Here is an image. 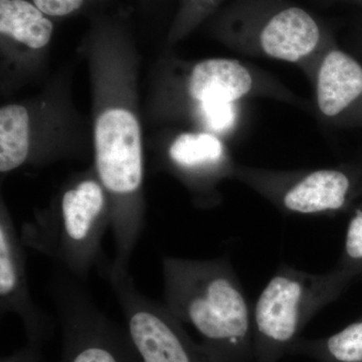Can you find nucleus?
<instances>
[{
    "label": "nucleus",
    "mask_w": 362,
    "mask_h": 362,
    "mask_svg": "<svg viewBox=\"0 0 362 362\" xmlns=\"http://www.w3.org/2000/svg\"><path fill=\"white\" fill-rule=\"evenodd\" d=\"M164 304L218 362H252V310L230 259H162Z\"/></svg>",
    "instance_id": "obj_1"
},
{
    "label": "nucleus",
    "mask_w": 362,
    "mask_h": 362,
    "mask_svg": "<svg viewBox=\"0 0 362 362\" xmlns=\"http://www.w3.org/2000/svg\"><path fill=\"white\" fill-rule=\"evenodd\" d=\"M111 225L108 194L93 170L71 182L49 209L21 226L20 235L25 247L85 278L101 265L102 240Z\"/></svg>",
    "instance_id": "obj_2"
},
{
    "label": "nucleus",
    "mask_w": 362,
    "mask_h": 362,
    "mask_svg": "<svg viewBox=\"0 0 362 362\" xmlns=\"http://www.w3.org/2000/svg\"><path fill=\"white\" fill-rule=\"evenodd\" d=\"M346 271L313 274L283 266L274 274L252 309L256 362H277L289 354L309 321L337 299Z\"/></svg>",
    "instance_id": "obj_3"
},
{
    "label": "nucleus",
    "mask_w": 362,
    "mask_h": 362,
    "mask_svg": "<svg viewBox=\"0 0 362 362\" xmlns=\"http://www.w3.org/2000/svg\"><path fill=\"white\" fill-rule=\"evenodd\" d=\"M120 305L125 332L139 362H218L202 343L187 334L183 323L165 304L144 296L135 286L129 269L102 263Z\"/></svg>",
    "instance_id": "obj_4"
},
{
    "label": "nucleus",
    "mask_w": 362,
    "mask_h": 362,
    "mask_svg": "<svg viewBox=\"0 0 362 362\" xmlns=\"http://www.w3.org/2000/svg\"><path fill=\"white\" fill-rule=\"evenodd\" d=\"M54 297L63 335L61 362H139L125 329L76 283L59 279Z\"/></svg>",
    "instance_id": "obj_5"
},
{
    "label": "nucleus",
    "mask_w": 362,
    "mask_h": 362,
    "mask_svg": "<svg viewBox=\"0 0 362 362\" xmlns=\"http://www.w3.org/2000/svg\"><path fill=\"white\" fill-rule=\"evenodd\" d=\"M235 177L256 190L279 211L297 216H329L349 201L352 180L342 169L277 171L237 168Z\"/></svg>",
    "instance_id": "obj_6"
},
{
    "label": "nucleus",
    "mask_w": 362,
    "mask_h": 362,
    "mask_svg": "<svg viewBox=\"0 0 362 362\" xmlns=\"http://www.w3.org/2000/svg\"><path fill=\"white\" fill-rule=\"evenodd\" d=\"M25 245L6 204L0 207V309L14 314L25 328L28 344L42 349L52 333L49 316L33 302L28 284Z\"/></svg>",
    "instance_id": "obj_7"
},
{
    "label": "nucleus",
    "mask_w": 362,
    "mask_h": 362,
    "mask_svg": "<svg viewBox=\"0 0 362 362\" xmlns=\"http://www.w3.org/2000/svg\"><path fill=\"white\" fill-rule=\"evenodd\" d=\"M320 28L310 14L299 7L283 9L267 21L254 44L247 47L249 54L277 59L315 70L320 52Z\"/></svg>",
    "instance_id": "obj_8"
},
{
    "label": "nucleus",
    "mask_w": 362,
    "mask_h": 362,
    "mask_svg": "<svg viewBox=\"0 0 362 362\" xmlns=\"http://www.w3.org/2000/svg\"><path fill=\"white\" fill-rule=\"evenodd\" d=\"M170 164L197 197L214 194L218 181L235 168L220 136L206 131L178 135L168 148Z\"/></svg>",
    "instance_id": "obj_9"
},
{
    "label": "nucleus",
    "mask_w": 362,
    "mask_h": 362,
    "mask_svg": "<svg viewBox=\"0 0 362 362\" xmlns=\"http://www.w3.org/2000/svg\"><path fill=\"white\" fill-rule=\"evenodd\" d=\"M261 78L232 59H207L190 69L185 89L192 107L209 103H239L263 90Z\"/></svg>",
    "instance_id": "obj_10"
},
{
    "label": "nucleus",
    "mask_w": 362,
    "mask_h": 362,
    "mask_svg": "<svg viewBox=\"0 0 362 362\" xmlns=\"http://www.w3.org/2000/svg\"><path fill=\"white\" fill-rule=\"evenodd\" d=\"M312 78L317 109L326 120L339 118L362 97V66L340 49H326Z\"/></svg>",
    "instance_id": "obj_11"
},
{
    "label": "nucleus",
    "mask_w": 362,
    "mask_h": 362,
    "mask_svg": "<svg viewBox=\"0 0 362 362\" xmlns=\"http://www.w3.org/2000/svg\"><path fill=\"white\" fill-rule=\"evenodd\" d=\"M35 161L30 112L20 104L0 110V171L8 173Z\"/></svg>",
    "instance_id": "obj_12"
},
{
    "label": "nucleus",
    "mask_w": 362,
    "mask_h": 362,
    "mask_svg": "<svg viewBox=\"0 0 362 362\" xmlns=\"http://www.w3.org/2000/svg\"><path fill=\"white\" fill-rule=\"evenodd\" d=\"M0 32L33 49L49 44L54 25L35 4L25 0H0Z\"/></svg>",
    "instance_id": "obj_13"
},
{
    "label": "nucleus",
    "mask_w": 362,
    "mask_h": 362,
    "mask_svg": "<svg viewBox=\"0 0 362 362\" xmlns=\"http://www.w3.org/2000/svg\"><path fill=\"white\" fill-rule=\"evenodd\" d=\"M289 354H301L319 362H362V321L349 324L330 337H300Z\"/></svg>",
    "instance_id": "obj_14"
},
{
    "label": "nucleus",
    "mask_w": 362,
    "mask_h": 362,
    "mask_svg": "<svg viewBox=\"0 0 362 362\" xmlns=\"http://www.w3.org/2000/svg\"><path fill=\"white\" fill-rule=\"evenodd\" d=\"M238 104H201L192 107V109L195 119L202 125V131L220 136L230 133L237 125L239 120Z\"/></svg>",
    "instance_id": "obj_15"
},
{
    "label": "nucleus",
    "mask_w": 362,
    "mask_h": 362,
    "mask_svg": "<svg viewBox=\"0 0 362 362\" xmlns=\"http://www.w3.org/2000/svg\"><path fill=\"white\" fill-rule=\"evenodd\" d=\"M362 264V209H357L350 218L345 238L343 270Z\"/></svg>",
    "instance_id": "obj_16"
},
{
    "label": "nucleus",
    "mask_w": 362,
    "mask_h": 362,
    "mask_svg": "<svg viewBox=\"0 0 362 362\" xmlns=\"http://www.w3.org/2000/svg\"><path fill=\"white\" fill-rule=\"evenodd\" d=\"M84 0H33V4L45 14L63 16L77 11Z\"/></svg>",
    "instance_id": "obj_17"
},
{
    "label": "nucleus",
    "mask_w": 362,
    "mask_h": 362,
    "mask_svg": "<svg viewBox=\"0 0 362 362\" xmlns=\"http://www.w3.org/2000/svg\"><path fill=\"white\" fill-rule=\"evenodd\" d=\"M40 349L28 344L25 349L14 352L11 356L4 357L1 362H39Z\"/></svg>",
    "instance_id": "obj_18"
}]
</instances>
